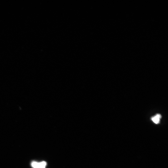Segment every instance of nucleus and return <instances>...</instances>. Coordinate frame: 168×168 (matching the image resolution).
<instances>
[{"label": "nucleus", "mask_w": 168, "mask_h": 168, "mask_svg": "<svg viewBox=\"0 0 168 168\" xmlns=\"http://www.w3.org/2000/svg\"><path fill=\"white\" fill-rule=\"evenodd\" d=\"M31 165L33 168H45L47 163L44 161L40 162H32Z\"/></svg>", "instance_id": "1"}, {"label": "nucleus", "mask_w": 168, "mask_h": 168, "mask_svg": "<svg viewBox=\"0 0 168 168\" xmlns=\"http://www.w3.org/2000/svg\"><path fill=\"white\" fill-rule=\"evenodd\" d=\"M161 118V116L159 114H157L151 118V120L156 124H158L160 121V119Z\"/></svg>", "instance_id": "2"}]
</instances>
